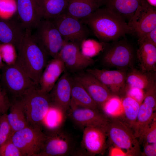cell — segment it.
Listing matches in <instances>:
<instances>
[{"instance_id":"20","label":"cell","mask_w":156,"mask_h":156,"mask_svg":"<svg viewBox=\"0 0 156 156\" xmlns=\"http://www.w3.org/2000/svg\"><path fill=\"white\" fill-rule=\"evenodd\" d=\"M3 19H0V44H11L17 49L25 35L26 29L19 20Z\"/></svg>"},{"instance_id":"43","label":"cell","mask_w":156,"mask_h":156,"mask_svg":"<svg viewBox=\"0 0 156 156\" xmlns=\"http://www.w3.org/2000/svg\"><path fill=\"white\" fill-rule=\"evenodd\" d=\"M1 116V115H0V118Z\"/></svg>"},{"instance_id":"27","label":"cell","mask_w":156,"mask_h":156,"mask_svg":"<svg viewBox=\"0 0 156 156\" xmlns=\"http://www.w3.org/2000/svg\"><path fill=\"white\" fill-rule=\"evenodd\" d=\"M155 109L143 103L140 104L133 130L135 137L140 139L150 124L156 118Z\"/></svg>"},{"instance_id":"30","label":"cell","mask_w":156,"mask_h":156,"mask_svg":"<svg viewBox=\"0 0 156 156\" xmlns=\"http://www.w3.org/2000/svg\"><path fill=\"white\" fill-rule=\"evenodd\" d=\"M108 43L99 42L93 40H89L83 41L81 45V49L83 53L86 56L92 58L103 52Z\"/></svg>"},{"instance_id":"13","label":"cell","mask_w":156,"mask_h":156,"mask_svg":"<svg viewBox=\"0 0 156 156\" xmlns=\"http://www.w3.org/2000/svg\"><path fill=\"white\" fill-rule=\"evenodd\" d=\"M73 78L70 73L65 71L49 93L51 107L66 115L70 109Z\"/></svg>"},{"instance_id":"6","label":"cell","mask_w":156,"mask_h":156,"mask_svg":"<svg viewBox=\"0 0 156 156\" xmlns=\"http://www.w3.org/2000/svg\"><path fill=\"white\" fill-rule=\"evenodd\" d=\"M35 28L32 34L34 40L48 56L57 57L66 41L53 23L43 18Z\"/></svg>"},{"instance_id":"23","label":"cell","mask_w":156,"mask_h":156,"mask_svg":"<svg viewBox=\"0 0 156 156\" xmlns=\"http://www.w3.org/2000/svg\"><path fill=\"white\" fill-rule=\"evenodd\" d=\"M130 68L127 73L125 88H138L145 92L156 84V73L153 74L154 72H144L133 66Z\"/></svg>"},{"instance_id":"42","label":"cell","mask_w":156,"mask_h":156,"mask_svg":"<svg viewBox=\"0 0 156 156\" xmlns=\"http://www.w3.org/2000/svg\"><path fill=\"white\" fill-rule=\"evenodd\" d=\"M5 65L2 57L0 50V69H1Z\"/></svg>"},{"instance_id":"33","label":"cell","mask_w":156,"mask_h":156,"mask_svg":"<svg viewBox=\"0 0 156 156\" xmlns=\"http://www.w3.org/2000/svg\"><path fill=\"white\" fill-rule=\"evenodd\" d=\"M7 114L2 115L0 118V148L10 138L12 134Z\"/></svg>"},{"instance_id":"39","label":"cell","mask_w":156,"mask_h":156,"mask_svg":"<svg viewBox=\"0 0 156 156\" xmlns=\"http://www.w3.org/2000/svg\"><path fill=\"white\" fill-rule=\"evenodd\" d=\"M141 155L146 156H156V143L144 144V151Z\"/></svg>"},{"instance_id":"40","label":"cell","mask_w":156,"mask_h":156,"mask_svg":"<svg viewBox=\"0 0 156 156\" xmlns=\"http://www.w3.org/2000/svg\"><path fill=\"white\" fill-rule=\"evenodd\" d=\"M143 37L156 46V27L151 31Z\"/></svg>"},{"instance_id":"11","label":"cell","mask_w":156,"mask_h":156,"mask_svg":"<svg viewBox=\"0 0 156 156\" xmlns=\"http://www.w3.org/2000/svg\"><path fill=\"white\" fill-rule=\"evenodd\" d=\"M58 55L64 63L65 71L70 74L85 70L95 62L83 53L79 45L71 42L66 41Z\"/></svg>"},{"instance_id":"29","label":"cell","mask_w":156,"mask_h":156,"mask_svg":"<svg viewBox=\"0 0 156 156\" xmlns=\"http://www.w3.org/2000/svg\"><path fill=\"white\" fill-rule=\"evenodd\" d=\"M122 104L125 123L133 131L140 104L132 98L126 95L122 99Z\"/></svg>"},{"instance_id":"24","label":"cell","mask_w":156,"mask_h":156,"mask_svg":"<svg viewBox=\"0 0 156 156\" xmlns=\"http://www.w3.org/2000/svg\"><path fill=\"white\" fill-rule=\"evenodd\" d=\"M142 0H106L105 8L125 21L133 16Z\"/></svg>"},{"instance_id":"9","label":"cell","mask_w":156,"mask_h":156,"mask_svg":"<svg viewBox=\"0 0 156 156\" xmlns=\"http://www.w3.org/2000/svg\"><path fill=\"white\" fill-rule=\"evenodd\" d=\"M66 42H74L80 46L89 34L87 26L81 21L66 13L50 19Z\"/></svg>"},{"instance_id":"28","label":"cell","mask_w":156,"mask_h":156,"mask_svg":"<svg viewBox=\"0 0 156 156\" xmlns=\"http://www.w3.org/2000/svg\"><path fill=\"white\" fill-rule=\"evenodd\" d=\"M43 18L50 19L65 13L68 0H40Z\"/></svg>"},{"instance_id":"8","label":"cell","mask_w":156,"mask_h":156,"mask_svg":"<svg viewBox=\"0 0 156 156\" xmlns=\"http://www.w3.org/2000/svg\"><path fill=\"white\" fill-rule=\"evenodd\" d=\"M103 52L102 61L107 66L127 70L133 66L134 50L131 45L125 39L108 44Z\"/></svg>"},{"instance_id":"37","label":"cell","mask_w":156,"mask_h":156,"mask_svg":"<svg viewBox=\"0 0 156 156\" xmlns=\"http://www.w3.org/2000/svg\"><path fill=\"white\" fill-rule=\"evenodd\" d=\"M142 103L155 109L156 106V84L145 92Z\"/></svg>"},{"instance_id":"4","label":"cell","mask_w":156,"mask_h":156,"mask_svg":"<svg viewBox=\"0 0 156 156\" xmlns=\"http://www.w3.org/2000/svg\"><path fill=\"white\" fill-rule=\"evenodd\" d=\"M108 117L106 131L110 140L118 148L125 150V155H141L140 142L132 129L118 116Z\"/></svg>"},{"instance_id":"2","label":"cell","mask_w":156,"mask_h":156,"mask_svg":"<svg viewBox=\"0 0 156 156\" xmlns=\"http://www.w3.org/2000/svg\"><path fill=\"white\" fill-rule=\"evenodd\" d=\"M31 31L26 29L17 49L16 62L39 87L40 77L48 61V56L34 39Z\"/></svg>"},{"instance_id":"41","label":"cell","mask_w":156,"mask_h":156,"mask_svg":"<svg viewBox=\"0 0 156 156\" xmlns=\"http://www.w3.org/2000/svg\"><path fill=\"white\" fill-rule=\"evenodd\" d=\"M146 1L152 6L156 7V0H146Z\"/></svg>"},{"instance_id":"35","label":"cell","mask_w":156,"mask_h":156,"mask_svg":"<svg viewBox=\"0 0 156 156\" xmlns=\"http://www.w3.org/2000/svg\"><path fill=\"white\" fill-rule=\"evenodd\" d=\"M140 142L146 144L156 143V118L153 120L141 138Z\"/></svg>"},{"instance_id":"38","label":"cell","mask_w":156,"mask_h":156,"mask_svg":"<svg viewBox=\"0 0 156 156\" xmlns=\"http://www.w3.org/2000/svg\"><path fill=\"white\" fill-rule=\"evenodd\" d=\"M125 93L126 96L132 98L141 104L144 100L145 92L138 88H125Z\"/></svg>"},{"instance_id":"15","label":"cell","mask_w":156,"mask_h":156,"mask_svg":"<svg viewBox=\"0 0 156 156\" xmlns=\"http://www.w3.org/2000/svg\"><path fill=\"white\" fill-rule=\"evenodd\" d=\"M86 70L100 81L113 95L120 97L125 93L127 69L87 68Z\"/></svg>"},{"instance_id":"17","label":"cell","mask_w":156,"mask_h":156,"mask_svg":"<svg viewBox=\"0 0 156 156\" xmlns=\"http://www.w3.org/2000/svg\"><path fill=\"white\" fill-rule=\"evenodd\" d=\"M18 20L25 29H35L43 18L40 0H16Z\"/></svg>"},{"instance_id":"12","label":"cell","mask_w":156,"mask_h":156,"mask_svg":"<svg viewBox=\"0 0 156 156\" xmlns=\"http://www.w3.org/2000/svg\"><path fill=\"white\" fill-rule=\"evenodd\" d=\"M47 135L43 145L37 156H62L73 153L74 144L71 137L59 129Z\"/></svg>"},{"instance_id":"21","label":"cell","mask_w":156,"mask_h":156,"mask_svg":"<svg viewBox=\"0 0 156 156\" xmlns=\"http://www.w3.org/2000/svg\"><path fill=\"white\" fill-rule=\"evenodd\" d=\"M138 48L136 56L141 70L144 72L156 71V46L144 37L138 38Z\"/></svg>"},{"instance_id":"22","label":"cell","mask_w":156,"mask_h":156,"mask_svg":"<svg viewBox=\"0 0 156 156\" xmlns=\"http://www.w3.org/2000/svg\"><path fill=\"white\" fill-rule=\"evenodd\" d=\"M105 3L106 0H68L66 13L82 19L105 5Z\"/></svg>"},{"instance_id":"31","label":"cell","mask_w":156,"mask_h":156,"mask_svg":"<svg viewBox=\"0 0 156 156\" xmlns=\"http://www.w3.org/2000/svg\"><path fill=\"white\" fill-rule=\"evenodd\" d=\"M101 110L107 116H117L123 110L122 99L119 96L113 95L105 103Z\"/></svg>"},{"instance_id":"36","label":"cell","mask_w":156,"mask_h":156,"mask_svg":"<svg viewBox=\"0 0 156 156\" xmlns=\"http://www.w3.org/2000/svg\"><path fill=\"white\" fill-rule=\"evenodd\" d=\"M11 101L8 95L0 84V115L7 114Z\"/></svg>"},{"instance_id":"1","label":"cell","mask_w":156,"mask_h":156,"mask_svg":"<svg viewBox=\"0 0 156 156\" xmlns=\"http://www.w3.org/2000/svg\"><path fill=\"white\" fill-rule=\"evenodd\" d=\"M80 20L102 42L118 40L130 33L127 23L105 8H99Z\"/></svg>"},{"instance_id":"25","label":"cell","mask_w":156,"mask_h":156,"mask_svg":"<svg viewBox=\"0 0 156 156\" xmlns=\"http://www.w3.org/2000/svg\"><path fill=\"white\" fill-rule=\"evenodd\" d=\"M73 77L70 109L77 108L99 109L84 87Z\"/></svg>"},{"instance_id":"10","label":"cell","mask_w":156,"mask_h":156,"mask_svg":"<svg viewBox=\"0 0 156 156\" xmlns=\"http://www.w3.org/2000/svg\"><path fill=\"white\" fill-rule=\"evenodd\" d=\"M130 33L143 37L156 27V9L146 0H142L127 23Z\"/></svg>"},{"instance_id":"26","label":"cell","mask_w":156,"mask_h":156,"mask_svg":"<svg viewBox=\"0 0 156 156\" xmlns=\"http://www.w3.org/2000/svg\"><path fill=\"white\" fill-rule=\"evenodd\" d=\"M9 110L7 117L11 129L12 135L29 125L23 105L19 99H13L11 101Z\"/></svg>"},{"instance_id":"3","label":"cell","mask_w":156,"mask_h":156,"mask_svg":"<svg viewBox=\"0 0 156 156\" xmlns=\"http://www.w3.org/2000/svg\"><path fill=\"white\" fill-rule=\"evenodd\" d=\"M1 70L0 84L13 100L31 89L39 88L16 62L11 65L5 64Z\"/></svg>"},{"instance_id":"19","label":"cell","mask_w":156,"mask_h":156,"mask_svg":"<svg viewBox=\"0 0 156 156\" xmlns=\"http://www.w3.org/2000/svg\"><path fill=\"white\" fill-rule=\"evenodd\" d=\"M65 71L64 63L58 55L48 61L40 77V90L49 93Z\"/></svg>"},{"instance_id":"16","label":"cell","mask_w":156,"mask_h":156,"mask_svg":"<svg viewBox=\"0 0 156 156\" xmlns=\"http://www.w3.org/2000/svg\"><path fill=\"white\" fill-rule=\"evenodd\" d=\"M68 113L74 123L83 129L95 126L107 129L109 121V117L99 109L77 108L70 109Z\"/></svg>"},{"instance_id":"32","label":"cell","mask_w":156,"mask_h":156,"mask_svg":"<svg viewBox=\"0 0 156 156\" xmlns=\"http://www.w3.org/2000/svg\"><path fill=\"white\" fill-rule=\"evenodd\" d=\"M15 47L10 44H0V50L3 62L7 65H11L16 62L17 54Z\"/></svg>"},{"instance_id":"5","label":"cell","mask_w":156,"mask_h":156,"mask_svg":"<svg viewBox=\"0 0 156 156\" xmlns=\"http://www.w3.org/2000/svg\"><path fill=\"white\" fill-rule=\"evenodd\" d=\"M17 99L23 105L29 125L40 126L51 107L49 93L42 92L36 88Z\"/></svg>"},{"instance_id":"34","label":"cell","mask_w":156,"mask_h":156,"mask_svg":"<svg viewBox=\"0 0 156 156\" xmlns=\"http://www.w3.org/2000/svg\"><path fill=\"white\" fill-rule=\"evenodd\" d=\"M0 156H23L18 148L12 141L10 137L0 148Z\"/></svg>"},{"instance_id":"7","label":"cell","mask_w":156,"mask_h":156,"mask_svg":"<svg viewBox=\"0 0 156 156\" xmlns=\"http://www.w3.org/2000/svg\"><path fill=\"white\" fill-rule=\"evenodd\" d=\"M46 137L40 126L29 125L14 133L10 138L23 156H37Z\"/></svg>"},{"instance_id":"14","label":"cell","mask_w":156,"mask_h":156,"mask_svg":"<svg viewBox=\"0 0 156 156\" xmlns=\"http://www.w3.org/2000/svg\"><path fill=\"white\" fill-rule=\"evenodd\" d=\"M73 77L84 87L101 110L106 102L114 95L100 81L86 70L75 73Z\"/></svg>"},{"instance_id":"18","label":"cell","mask_w":156,"mask_h":156,"mask_svg":"<svg viewBox=\"0 0 156 156\" xmlns=\"http://www.w3.org/2000/svg\"><path fill=\"white\" fill-rule=\"evenodd\" d=\"M107 135L106 129L95 126H89L83 128L81 146L89 155L102 154L106 148Z\"/></svg>"}]
</instances>
